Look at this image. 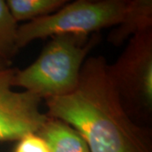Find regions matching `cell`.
Returning a JSON list of instances; mask_svg holds the SVG:
<instances>
[{"instance_id":"obj_1","label":"cell","mask_w":152,"mask_h":152,"mask_svg":"<svg viewBox=\"0 0 152 152\" xmlns=\"http://www.w3.org/2000/svg\"><path fill=\"white\" fill-rule=\"evenodd\" d=\"M102 56L84 62L69 94L46 99L47 116L78 131L91 152H152L149 132L126 112Z\"/></svg>"},{"instance_id":"obj_2","label":"cell","mask_w":152,"mask_h":152,"mask_svg":"<svg viewBox=\"0 0 152 152\" xmlns=\"http://www.w3.org/2000/svg\"><path fill=\"white\" fill-rule=\"evenodd\" d=\"M100 40L99 32L52 37L33 64L25 69H16L13 86L23 88L42 100L69 94L78 85L87 55Z\"/></svg>"},{"instance_id":"obj_3","label":"cell","mask_w":152,"mask_h":152,"mask_svg":"<svg viewBox=\"0 0 152 152\" xmlns=\"http://www.w3.org/2000/svg\"><path fill=\"white\" fill-rule=\"evenodd\" d=\"M129 0H77L66 4L52 15L18 26L19 49L37 39L61 34L91 36L102 29L118 26Z\"/></svg>"},{"instance_id":"obj_4","label":"cell","mask_w":152,"mask_h":152,"mask_svg":"<svg viewBox=\"0 0 152 152\" xmlns=\"http://www.w3.org/2000/svg\"><path fill=\"white\" fill-rule=\"evenodd\" d=\"M107 69L129 117L148 119L152 112V27L134 34Z\"/></svg>"},{"instance_id":"obj_5","label":"cell","mask_w":152,"mask_h":152,"mask_svg":"<svg viewBox=\"0 0 152 152\" xmlns=\"http://www.w3.org/2000/svg\"><path fill=\"white\" fill-rule=\"evenodd\" d=\"M16 69L0 60V142L18 141L26 134H37L48 118L41 111L38 96L13 90Z\"/></svg>"},{"instance_id":"obj_6","label":"cell","mask_w":152,"mask_h":152,"mask_svg":"<svg viewBox=\"0 0 152 152\" xmlns=\"http://www.w3.org/2000/svg\"><path fill=\"white\" fill-rule=\"evenodd\" d=\"M37 134L46 142L50 152H91L81 134L63 120L48 117Z\"/></svg>"},{"instance_id":"obj_7","label":"cell","mask_w":152,"mask_h":152,"mask_svg":"<svg viewBox=\"0 0 152 152\" xmlns=\"http://www.w3.org/2000/svg\"><path fill=\"white\" fill-rule=\"evenodd\" d=\"M149 27H152L151 0H129L124 20L110 33L108 41L114 46H119L140 31Z\"/></svg>"},{"instance_id":"obj_8","label":"cell","mask_w":152,"mask_h":152,"mask_svg":"<svg viewBox=\"0 0 152 152\" xmlns=\"http://www.w3.org/2000/svg\"><path fill=\"white\" fill-rule=\"evenodd\" d=\"M15 20L29 22L52 15L67 4L66 0H7Z\"/></svg>"},{"instance_id":"obj_9","label":"cell","mask_w":152,"mask_h":152,"mask_svg":"<svg viewBox=\"0 0 152 152\" xmlns=\"http://www.w3.org/2000/svg\"><path fill=\"white\" fill-rule=\"evenodd\" d=\"M17 22L4 0H0V60L12 64L17 53Z\"/></svg>"},{"instance_id":"obj_10","label":"cell","mask_w":152,"mask_h":152,"mask_svg":"<svg viewBox=\"0 0 152 152\" xmlns=\"http://www.w3.org/2000/svg\"><path fill=\"white\" fill-rule=\"evenodd\" d=\"M14 152H50L46 142L37 134H29L18 140Z\"/></svg>"}]
</instances>
